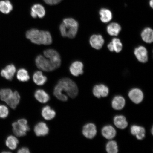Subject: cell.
<instances>
[{"label":"cell","mask_w":153,"mask_h":153,"mask_svg":"<svg viewBox=\"0 0 153 153\" xmlns=\"http://www.w3.org/2000/svg\"><path fill=\"white\" fill-rule=\"evenodd\" d=\"M83 64L81 62L76 61L71 65L70 71L72 75L77 76L83 74Z\"/></svg>","instance_id":"14"},{"label":"cell","mask_w":153,"mask_h":153,"mask_svg":"<svg viewBox=\"0 0 153 153\" xmlns=\"http://www.w3.org/2000/svg\"><path fill=\"white\" fill-rule=\"evenodd\" d=\"M34 96L39 102L42 103L47 102L50 99L49 95L42 89H38L36 91L34 94Z\"/></svg>","instance_id":"25"},{"label":"cell","mask_w":153,"mask_h":153,"mask_svg":"<svg viewBox=\"0 0 153 153\" xmlns=\"http://www.w3.org/2000/svg\"><path fill=\"white\" fill-rule=\"evenodd\" d=\"M104 39L100 34H93L90 38L89 43L93 48L100 49L104 43Z\"/></svg>","instance_id":"9"},{"label":"cell","mask_w":153,"mask_h":153,"mask_svg":"<svg viewBox=\"0 0 153 153\" xmlns=\"http://www.w3.org/2000/svg\"><path fill=\"white\" fill-rule=\"evenodd\" d=\"M106 150L108 153H117L118 152L117 143L114 141H111L106 144Z\"/></svg>","instance_id":"31"},{"label":"cell","mask_w":153,"mask_h":153,"mask_svg":"<svg viewBox=\"0 0 153 153\" xmlns=\"http://www.w3.org/2000/svg\"><path fill=\"white\" fill-rule=\"evenodd\" d=\"M33 81L36 85H42L47 81V77L43 74L41 71H37L34 72L33 76Z\"/></svg>","instance_id":"26"},{"label":"cell","mask_w":153,"mask_h":153,"mask_svg":"<svg viewBox=\"0 0 153 153\" xmlns=\"http://www.w3.org/2000/svg\"><path fill=\"white\" fill-rule=\"evenodd\" d=\"M44 56L49 59L55 69L61 65V59L60 55L56 51L53 49H48L44 51Z\"/></svg>","instance_id":"6"},{"label":"cell","mask_w":153,"mask_h":153,"mask_svg":"<svg viewBox=\"0 0 153 153\" xmlns=\"http://www.w3.org/2000/svg\"><path fill=\"white\" fill-rule=\"evenodd\" d=\"M45 9L43 5L37 4L32 6L30 11V15L32 18H36L38 17L39 18H42L45 16Z\"/></svg>","instance_id":"13"},{"label":"cell","mask_w":153,"mask_h":153,"mask_svg":"<svg viewBox=\"0 0 153 153\" xmlns=\"http://www.w3.org/2000/svg\"><path fill=\"white\" fill-rule=\"evenodd\" d=\"M60 1H62V0H60Z\"/></svg>","instance_id":"38"},{"label":"cell","mask_w":153,"mask_h":153,"mask_svg":"<svg viewBox=\"0 0 153 153\" xmlns=\"http://www.w3.org/2000/svg\"><path fill=\"white\" fill-rule=\"evenodd\" d=\"M143 41L147 43H152L153 41V31L150 27L145 28L143 30L141 34Z\"/></svg>","instance_id":"23"},{"label":"cell","mask_w":153,"mask_h":153,"mask_svg":"<svg viewBox=\"0 0 153 153\" xmlns=\"http://www.w3.org/2000/svg\"><path fill=\"white\" fill-rule=\"evenodd\" d=\"M9 114V110L7 107L3 105H0V118H5Z\"/></svg>","instance_id":"33"},{"label":"cell","mask_w":153,"mask_h":153,"mask_svg":"<svg viewBox=\"0 0 153 153\" xmlns=\"http://www.w3.org/2000/svg\"><path fill=\"white\" fill-rule=\"evenodd\" d=\"M29 150L27 148H25V147H24L21 148L18 151V153H30Z\"/></svg>","instance_id":"35"},{"label":"cell","mask_w":153,"mask_h":153,"mask_svg":"<svg viewBox=\"0 0 153 153\" xmlns=\"http://www.w3.org/2000/svg\"><path fill=\"white\" fill-rule=\"evenodd\" d=\"M100 20L103 23H107L109 22L112 18V14L110 10L102 8L99 11Z\"/></svg>","instance_id":"24"},{"label":"cell","mask_w":153,"mask_h":153,"mask_svg":"<svg viewBox=\"0 0 153 153\" xmlns=\"http://www.w3.org/2000/svg\"><path fill=\"white\" fill-rule=\"evenodd\" d=\"M129 98L135 104H138L142 102L143 98V94L142 91L138 88H134L129 92Z\"/></svg>","instance_id":"12"},{"label":"cell","mask_w":153,"mask_h":153,"mask_svg":"<svg viewBox=\"0 0 153 153\" xmlns=\"http://www.w3.org/2000/svg\"><path fill=\"white\" fill-rule=\"evenodd\" d=\"M19 141L16 137L12 135L9 136L6 141V145L11 150H14L17 148Z\"/></svg>","instance_id":"29"},{"label":"cell","mask_w":153,"mask_h":153,"mask_svg":"<svg viewBox=\"0 0 153 153\" xmlns=\"http://www.w3.org/2000/svg\"><path fill=\"white\" fill-rule=\"evenodd\" d=\"M34 131L37 136H44L48 134L49 129L46 123L40 122L35 126Z\"/></svg>","instance_id":"15"},{"label":"cell","mask_w":153,"mask_h":153,"mask_svg":"<svg viewBox=\"0 0 153 153\" xmlns=\"http://www.w3.org/2000/svg\"><path fill=\"white\" fill-rule=\"evenodd\" d=\"M47 4L54 5L57 4L61 1L60 0H43Z\"/></svg>","instance_id":"34"},{"label":"cell","mask_w":153,"mask_h":153,"mask_svg":"<svg viewBox=\"0 0 153 153\" xmlns=\"http://www.w3.org/2000/svg\"><path fill=\"white\" fill-rule=\"evenodd\" d=\"M108 48L110 51L120 53L122 50L123 45L120 40L118 38H114L108 45Z\"/></svg>","instance_id":"16"},{"label":"cell","mask_w":153,"mask_h":153,"mask_svg":"<svg viewBox=\"0 0 153 153\" xmlns=\"http://www.w3.org/2000/svg\"><path fill=\"white\" fill-rule=\"evenodd\" d=\"M26 36L32 43L36 45H49L52 43V37L48 31L32 28L26 32Z\"/></svg>","instance_id":"2"},{"label":"cell","mask_w":153,"mask_h":153,"mask_svg":"<svg viewBox=\"0 0 153 153\" xmlns=\"http://www.w3.org/2000/svg\"><path fill=\"white\" fill-rule=\"evenodd\" d=\"M131 133L133 135L136 136L137 138L139 140H142L145 136V130L144 128L137 125L131 126Z\"/></svg>","instance_id":"18"},{"label":"cell","mask_w":153,"mask_h":153,"mask_svg":"<svg viewBox=\"0 0 153 153\" xmlns=\"http://www.w3.org/2000/svg\"><path fill=\"white\" fill-rule=\"evenodd\" d=\"M35 62L37 68L43 71H52L55 70L49 59L42 55L36 57Z\"/></svg>","instance_id":"5"},{"label":"cell","mask_w":153,"mask_h":153,"mask_svg":"<svg viewBox=\"0 0 153 153\" xmlns=\"http://www.w3.org/2000/svg\"><path fill=\"white\" fill-rule=\"evenodd\" d=\"M43 117L47 120H51L54 118L56 115V112L52 109L51 107L47 106L44 107L42 111Z\"/></svg>","instance_id":"28"},{"label":"cell","mask_w":153,"mask_h":153,"mask_svg":"<svg viewBox=\"0 0 153 153\" xmlns=\"http://www.w3.org/2000/svg\"><path fill=\"white\" fill-rule=\"evenodd\" d=\"M13 92L10 89H1L0 91V97L1 100L6 102L12 95Z\"/></svg>","instance_id":"32"},{"label":"cell","mask_w":153,"mask_h":153,"mask_svg":"<svg viewBox=\"0 0 153 153\" xmlns=\"http://www.w3.org/2000/svg\"><path fill=\"white\" fill-rule=\"evenodd\" d=\"M13 10V5L10 0H0V12L8 14Z\"/></svg>","instance_id":"17"},{"label":"cell","mask_w":153,"mask_h":153,"mask_svg":"<svg viewBox=\"0 0 153 153\" xmlns=\"http://www.w3.org/2000/svg\"><path fill=\"white\" fill-rule=\"evenodd\" d=\"M82 133L86 138L92 139L97 134V130L95 124L89 123L84 126Z\"/></svg>","instance_id":"10"},{"label":"cell","mask_w":153,"mask_h":153,"mask_svg":"<svg viewBox=\"0 0 153 153\" xmlns=\"http://www.w3.org/2000/svg\"><path fill=\"white\" fill-rule=\"evenodd\" d=\"M114 123L116 127L120 129H124L127 127L128 122L125 117L120 115L115 117Z\"/></svg>","instance_id":"27"},{"label":"cell","mask_w":153,"mask_h":153,"mask_svg":"<svg viewBox=\"0 0 153 153\" xmlns=\"http://www.w3.org/2000/svg\"><path fill=\"white\" fill-rule=\"evenodd\" d=\"M20 95L17 91L13 92L12 95L7 100L6 102L13 109L16 108L20 102Z\"/></svg>","instance_id":"19"},{"label":"cell","mask_w":153,"mask_h":153,"mask_svg":"<svg viewBox=\"0 0 153 153\" xmlns=\"http://www.w3.org/2000/svg\"><path fill=\"white\" fill-rule=\"evenodd\" d=\"M125 103L124 97L120 96H117L114 97L112 101V108L116 110H121L125 106Z\"/></svg>","instance_id":"22"},{"label":"cell","mask_w":153,"mask_h":153,"mask_svg":"<svg viewBox=\"0 0 153 153\" xmlns=\"http://www.w3.org/2000/svg\"><path fill=\"white\" fill-rule=\"evenodd\" d=\"M16 70V67L14 64H9L2 69L0 72V75L2 77L8 81H11L14 77Z\"/></svg>","instance_id":"7"},{"label":"cell","mask_w":153,"mask_h":153,"mask_svg":"<svg viewBox=\"0 0 153 153\" xmlns=\"http://www.w3.org/2000/svg\"><path fill=\"white\" fill-rule=\"evenodd\" d=\"M93 92L95 97L100 98L101 97H105L108 96L109 89L107 86L101 84L95 85L93 88Z\"/></svg>","instance_id":"11"},{"label":"cell","mask_w":153,"mask_h":153,"mask_svg":"<svg viewBox=\"0 0 153 153\" xmlns=\"http://www.w3.org/2000/svg\"><path fill=\"white\" fill-rule=\"evenodd\" d=\"M78 92L77 86L75 82L70 78H65L60 79L55 86L53 94L59 100L66 101L68 100V97L65 93L69 97L74 98L77 95Z\"/></svg>","instance_id":"1"},{"label":"cell","mask_w":153,"mask_h":153,"mask_svg":"<svg viewBox=\"0 0 153 153\" xmlns=\"http://www.w3.org/2000/svg\"><path fill=\"white\" fill-rule=\"evenodd\" d=\"M149 5H150V7L153 8V0H150L149 1Z\"/></svg>","instance_id":"36"},{"label":"cell","mask_w":153,"mask_h":153,"mask_svg":"<svg viewBox=\"0 0 153 153\" xmlns=\"http://www.w3.org/2000/svg\"><path fill=\"white\" fill-rule=\"evenodd\" d=\"M134 53L140 62L145 63L148 62V51L146 48L143 46H139L136 48L134 51Z\"/></svg>","instance_id":"8"},{"label":"cell","mask_w":153,"mask_h":153,"mask_svg":"<svg viewBox=\"0 0 153 153\" xmlns=\"http://www.w3.org/2000/svg\"><path fill=\"white\" fill-rule=\"evenodd\" d=\"M101 132L103 136L108 139H113L116 134V130L110 125L105 126L102 128Z\"/></svg>","instance_id":"20"},{"label":"cell","mask_w":153,"mask_h":153,"mask_svg":"<svg viewBox=\"0 0 153 153\" xmlns=\"http://www.w3.org/2000/svg\"><path fill=\"white\" fill-rule=\"evenodd\" d=\"M152 134L153 135V127H152Z\"/></svg>","instance_id":"37"},{"label":"cell","mask_w":153,"mask_h":153,"mask_svg":"<svg viewBox=\"0 0 153 153\" xmlns=\"http://www.w3.org/2000/svg\"><path fill=\"white\" fill-rule=\"evenodd\" d=\"M17 78L20 81L25 82L28 81L30 77L27 71L24 68H21L17 72Z\"/></svg>","instance_id":"30"},{"label":"cell","mask_w":153,"mask_h":153,"mask_svg":"<svg viewBox=\"0 0 153 153\" xmlns=\"http://www.w3.org/2000/svg\"><path fill=\"white\" fill-rule=\"evenodd\" d=\"M121 26L116 22L111 23L107 26L108 33L111 36H117L121 30Z\"/></svg>","instance_id":"21"},{"label":"cell","mask_w":153,"mask_h":153,"mask_svg":"<svg viewBox=\"0 0 153 153\" xmlns=\"http://www.w3.org/2000/svg\"><path fill=\"white\" fill-rule=\"evenodd\" d=\"M12 126L13 133L18 137L25 136L27 132L30 131V128L28 125L27 120L26 119L19 120L18 122H14Z\"/></svg>","instance_id":"4"},{"label":"cell","mask_w":153,"mask_h":153,"mask_svg":"<svg viewBox=\"0 0 153 153\" xmlns=\"http://www.w3.org/2000/svg\"><path fill=\"white\" fill-rule=\"evenodd\" d=\"M79 24L73 18L64 19L59 27L61 35L63 37L74 38L77 34Z\"/></svg>","instance_id":"3"}]
</instances>
